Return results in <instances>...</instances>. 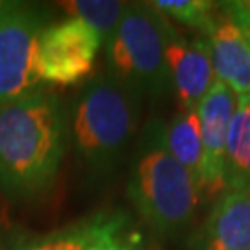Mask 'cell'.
Returning a JSON list of instances; mask_svg holds the SVG:
<instances>
[{"mask_svg": "<svg viewBox=\"0 0 250 250\" xmlns=\"http://www.w3.org/2000/svg\"><path fill=\"white\" fill-rule=\"evenodd\" d=\"M65 154V115L45 89L0 106V189L32 200L52 188Z\"/></svg>", "mask_w": 250, "mask_h": 250, "instance_id": "6da1fadb", "label": "cell"}, {"mask_svg": "<svg viewBox=\"0 0 250 250\" xmlns=\"http://www.w3.org/2000/svg\"><path fill=\"white\" fill-rule=\"evenodd\" d=\"M137 126L134 93L111 76L91 78L72 111V137L82 161L109 172L125 154Z\"/></svg>", "mask_w": 250, "mask_h": 250, "instance_id": "7a4b0ae2", "label": "cell"}, {"mask_svg": "<svg viewBox=\"0 0 250 250\" xmlns=\"http://www.w3.org/2000/svg\"><path fill=\"white\" fill-rule=\"evenodd\" d=\"M198 193L191 174L167 150L163 128H156L139 152L128 182L137 213L154 232L176 233L193 219Z\"/></svg>", "mask_w": 250, "mask_h": 250, "instance_id": "3957f363", "label": "cell"}, {"mask_svg": "<svg viewBox=\"0 0 250 250\" xmlns=\"http://www.w3.org/2000/svg\"><path fill=\"white\" fill-rule=\"evenodd\" d=\"M178 32L152 4H128L106 39L111 74L132 93L158 97L169 87L165 52Z\"/></svg>", "mask_w": 250, "mask_h": 250, "instance_id": "277c9868", "label": "cell"}, {"mask_svg": "<svg viewBox=\"0 0 250 250\" xmlns=\"http://www.w3.org/2000/svg\"><path fill=\"white\" fill-rule=\"evenodd\" d=\"M41 9L6 2L0 11V106L43 89L39 74V37L45 30Z\"/></svg>", "mask_w": 250, "mask_h": 250, "instance_id": "5b68a950", "label": "cell"}, {"mask_svg": "<svg viewBox=\"0 0 250 250\" xmlns=\"http://www.w3.org/2000/svg\"><path fill=\"white\" fill-rule=\"evenodd\" d=\"M102 36L76 17L54 22L39 37V74L43 83L72 85L93 71Z\"/></svg>", "mask_w": 250, "mask_h": 250, "instance_id": "8992f818", "label": "cell"}, {"mask_svg": "<svg viewBox=\"0 0 250 250\" xmlns=\"http://www.w3.org/2000/svg\"><path fill=\"white\" fill-rule=\"evenodd\" d=\"M235 104L237 97L215 80L195 109L202 130V189L209 195L224 189V156Z\"/></svg>", "mask_w": 250, "mask_h": 250, "instance_id": "52a82bcc", "label": "cell"}, {"mask_svg": "<svg viewBox=\"0 0 250 250\" xmlns=\"http://www.w3.org/2000/svg\"><path fill=\"white\" fill-rule=\"evenodd\" d=\"M165 62L180 111H195L217 80L208 39H184L176 34L167 46Z\"/></svg>", "mask_w": 250, "mask_h": 250, "instance_id": "ba28073f", "label": "cell"}, {"mask_svg": "<svg viewBox=\"0 0 250 250\" xmlns=\"http://www.w3.org/2000/svg\"><path fill=\"white\" fill-rule=\"evenodd\" d=\"M215 78L237 99L250 100V36L228 17L215 21L208 36Z\"/></svg>", "mask_w": 250, "mask_h": 250, "instance_id": "9c48e42d", "label": "cell"}, {"mask_svg": "<svg viewBox=\"0 0 250 250\" xmlns=\"http://www.w3.org/2000/svg\"><path fill=\"white\" fill-rule=\"evenodd\" d=\"M200 250H250V193L228 191L204 224Z\"/></svg>", "mask_w": 250, "mask_h": 250, "instance_id": "30bf717a", "label": "cell"}, {"mask_svg": "<svg viewBox=\"0 0 250 250\" xmlns=\"http://www.w3.org/2000/svg\"><path fill=\"white\" fill-rule=\"evenodd\" d=\"M224 188L250 193V100L245 99H237L228 130Z\"/></svg>", "mask_w": 250, "mask_h": 250, "instance_id": "8fae6325", "label": "cell"}, {"mask_svg": "<svg viewBox=\"0 0 250 250\" xmlns=\"http://www.w3.org/2000/svg\"><path fill=\"white\" fill-rule=\"evenodd\" d=\"M163 141L170 156L178 161L202 191V130L197 111H180L163 128Z\"/></svg>", "mask_w": 250, "mask_h": 250, "instance_id": "7c38bea8", "label": "cell"}, {"mask_svg": "<svg viewBox=\"0 0 250 250\" xmlns=\"http://www.w3.org/2000/svg\"><path fill=\"white\" fill-rule=\"evenodd\" d=\"M106 217L107 213H95L65 228L48 232L45 235L22 239L2 250H87L91 241L100 232Z\"/></svg>", "mask_w": 250, "mask_h": 250, "instance_id": "4fadbf2b", "label": "cell"}, {"mask_svg": "<svg viewBox=\"0 0 250 250\" xmlns=\"http://www.w3.org/2000/svg\"><path fill=\"white\" fill-rule=\"evenodd\" d=\"M150 4L167 19H174L180 24L198 30L206 36L213 30L217 21L215 9L219 8L209 0H156Z\"/></svg>", "mask_w": 250, "mask_h": 250, "instance_id": "5bb4252c", "label": "cell"}, {"mask_svg": "<svg viewBox=\"0 0 250 250\" xmlns=\"http://www.w3.org/2000/svg\"><path fill=\"white\" fill-rule=\"evenodd\" d=\"M63 6L71 13V17L83 21L93 30H97L102 39H107L117 28L128 4L109 2V0H76V2H67Z\"/></svg>", "mask_w": 250, "mask_h": 250, "instance_id": "9a60e30c", "label": "cell"}, {"mask_svg": "<svg viewBox=\"0 0 250 250\" xmlns=\"http://www.w3.org/2000/svg\"><path fill=\"white\" fill-rule=\"evenodd\" d=\"M141 235L125 213H107L97 237L87 250H139Z\"/></svg>", "mask_w": 250, "mask_h": 250, "instance_id": "2e32d148", "label": "cell"}, {"mask_svg": "<svg viewBox=\"0 0 250 250\" xmlns=\"http://www.w3.org/2000/svg\"><path fill=\"white\" fill-rule=\"evenodd\" d=\"M224 17L235 22L245 34L250 36V0H235V2H221Z\"/></svg>", "mask_w": 250, "mask_h": 250, "instance_id": "e0dca14e", "label": "cell"}, {"mask_svg": "<svg viewBox=\"0 0 250 250\" xmlns=\"http://www.w3.org/2000/svg\"><path fill=\"white\" fill-rule=\"evenodd\" d=\"M4 4H6V2H2V0H0V11L4 9Z\"/></svg>", "mask_w": 250, "mask_h": 250, "instance_id": "ac0fdd59", "label": "cell"}]
</instances>
